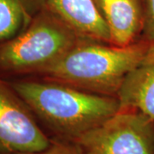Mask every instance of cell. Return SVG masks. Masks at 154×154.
<instances>
[{
  "label": "cell",
  "instance_id": "6da1fadb",
  "mask_svg": "<svg viewBox=\"0 0 154 154\" xmlns=\"http://www.w3.org/2000/svg\"><path fill=\"white\" fill-rule=\"evenodd\" d=\"M8 83L40 125L53 137L70 141L99 126L121 108L117 97L43 78L17 79Z\"/></svg>",
  "mask_w": 154,
  "mask_h": 154
},
{
  "label": "cell",
  "instance_id": "7a4b0ae2",
  "mask_svg": "<svg viewBox=\"0 0 154 154\" xmlns=\"http://www.w3.org/2000/svg\"><path fill=\"white\" fill-rule=\"evenodd\" d=\"M153 45L144 38L125 46L83 38L35 77L94 94L117 97L128 75L143 61Z\"/></svg>",
  "mask_w": 154,
  "mask_h": 154
},
{
  "label": "cell",
  "instance_id": "3957f363",
  "mask_svg": "<svg viewBox=\"0 0 154 154\" xmlns=\"http://www.w3.org/2000/svg\"><path fill=\"white\" fill-rule=\"evenodd\" d=\"M83 38L45 7L23 32L0 43V76H37Z\"/></svg>",
  "mask_w": 154,
  "mask_h": 154
},
{
  "label": "cell",
  "instance_id": "277c9868",
  "mask_svg": "<svg viewBox=\"0 0 154 154\" xmlns=\"http://www.w3.org/2000/svg\"><path fill=\"white\" fill-rule=\"evenodd\" d=\"M72 141L84 154H154V121L123 108Z\"/></svg>",
  "mask_w": 154,
  "mask_h": 154
},
{
  "label": "cell",
  "instance_id": "5b68a950",
  "mask_svg": "<svg viewBox=\"0 0 154 154\" xmlns=\"http://www.w3.org/2000/svg\"><path fill=\"white\" fill-rule=\"evenodd\" d=\"M51 142L28 105L0 76V154L41 151Z\"/></svg>",
  "mask_w": 154,
  "mask_h": 154
},
{
  "label": "cell",
  "instance_id": "8992f818",
  "mask_svg": "<svg viewBox=\"0 0 154 154\" xmlns=\"http://www.w3.org/2000/svg\"><path fill=\"white\" fill-rule=\"evenodd\" d=\"M109 28L110 43L125 46L142 38L144 0H94Z\"/></svg>",
  "mask_w": 154,
  "mask_h": 154
},
{
  "label": "cell",
  "instance_id": "52a82bcc",
  "mask_svg": "<svg viewBox=\"0 0 154 154\" xmlns=\"http://www.w3.org/2000/svg\"><path fill=\"white\" fill-rule=\"evenodd\" d=\"M45 7L81 36L110 43L109 28L94 0H46Z\"/></svg>",
  "mask_w": 154,
  "mask_h": 154
},
{
  "label": "cell",
  "instance_id": "ba28073f",
  "mask_svg": "<svg viewBox=\"0 0 154 154\" xmlns=\"http://www.w3.org/2000/svg\"><path fill=\"white\" fill-rule=\"evenodd\" d=\"M117 98L120 109H135L154 121V45L143 61L128 75Z\"/></svg>",
  "mask_w": 154,
  "mask_h": 154
},
{
  "label": "cell",
  "instance_id": "9c48e42d",
  "mask_svg": "<svg viewBox=\"0 0 154 154\" xmlns=\"http://www.w3.org/2000/svg\"><path fill=\"white\" fill-rule=\"evenodd\" d=\"M46 0H0V43L17 36L45 7Z\"/></svg>",
  "mask_w": 154,
  "mask_h": 154
},
{
  "label": "cell",
  "instance_id": "30bf717a",
  "mask_svg": "<svg viewBox=\"0 0 154 154\" xmlns=\"http://www.w3.org/2000/svg\"><path fill=\"white\" fill-rule=\"evenodd\" d=\"M9 154H84L80 147L73 141L51 137V142L47 148L28 152H16Z\"/></svg>",
  "mask_w": 154,
  "mask_h": 154
},
{
  "label": "cell",
  "instance_id": "8fae6325",
  "mask_svg": "<svg viewBox=\"0 0 154 154\" xmlns=\"http://www.w3.org/2000/svg\"><path fill=\"white\" fill-rule=\"evenodd\" d=\"M145 26L142 38L154 42V0H144Z\"/></svg>",
  "mask_w": 154,
  "mask_h": 154
}]
</instances>
